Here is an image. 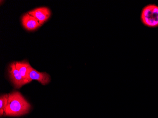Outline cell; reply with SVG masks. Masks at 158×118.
<instances>
[{"instance_id":"cell-4","label":"cell","mask_w":158,"mask_h":118,"mask_svg":"<svg viewBox=\"0 0 158 118\" xmlns=\"http://www.w3.org/2000/svg\"><path fill=\"white\" fill-rule=\"evenodd\" d=\"M28 14L35 18L39 21L41 25L43 24L51 16V12L49 9L47 7H40L31 10Z\"/></svg>"},{"instance_id":"cell-7","label":"cell","mask_w":158,"mask_h":118,"mask_svg":"<svg viewBox=\"0 0 158 118\" xmlns=\"http://www.w3.org/2000/svg\"><path fill=\"white\" fill-rule=\"evenodd\" d=\"M16 67L19 71L21 74L23 78L30 83V81L28 79V73L30 69L31 68V65L27 62H15Z\"/></svg>"},{"instance_id":"cell-8","label":"cell","mask_w":158,"mask_h":118,"mask_svg":"<svg viewBox=\"0 0 158 118\" xmlns=\"http://www.w3.org/2000/svg\"><path fill=\"white\" fill-rule=\"evenodd\" d=\"M8 100V95H2L0 97V115L1 116L4 114V110L7 104Z\"/></svg>"},{"instance_id":"cell-3","label":"cell","mask_w":158,"mask_h":118,"mask_svg":"<svg viewBox=\"0 0 158 118\" xmlns=\"http://www.w3.org/2000/svg\"><path fill=\"white\" fill-rule=\"evenodd\" d=\"M9 73L11 81L17 88H20L24 85L28 83L17 69L15 62L10 65Z\"/></svg>"},{"instance_id":"cell-2","label":"cell","mask_w":158,"mask_h":118,"mask_svg":"<svg viewBox=\"0 0 158 118\" xmlns=\"http://www.w3.org/2000/svg\"><path fill=\"white\" fill-rule=\"evenodd\" d=\"M141 19L144 25L151 27L158 26V6L148 4L142 10Z\"/></svg>"},{"instance_id":"cell-5","label":"cell","mask_w":158,"mask_h":118,"mask_svg":"<svg viewBox=\"0 0 158 118\" xmlns=\"http://www.w3.org/2000/svg\"><path fill=\"white\" fill-rule=\"evenodd\" d=\"M28 79L31 82L33 80L39 81L42 85H46L50 81V77L46 72H40L33 69L32 67L30 69L28 73Z\"/></svg>"},{"instance_id":"cell-1","label":"cell","mask_w":158,"mask_h":118,"mask_svg":"<svg viewBox=\"0 0 158 118\" xmlns=\"http://www.w3.org/2000/svg\"><path fill=\"white\" fill-rule=\"evenodd\" d=\"M31 105L19 92L14 91L8 94V100L4 110L6 116H19L27 114Z\"/></svg>"},{"instance_id":"cell-6","label":"cell","mask_w":158,"mask_h":118,"mask_svg":"<svg viewBox=\"0 0 158 118\" xmlns=\"http://www.w3.org/2000/svg\"><path fill=\"white\" fill-rule=\"evenodd\" d=\"M21 22L23 27L27 31H35L41 26L35 18L28 13L23 16Z\"/></svg>"}]
</instances>
